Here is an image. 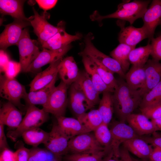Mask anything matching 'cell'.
Here are the masks:
<instances>
[{
    "mask_svg": "<svg viewBox=\"0 0 161 161\" xmlns=\"http://www.w3.org/2000/svg\"><path fill=\"white\" fill-rule=\"evenodd\" d=\"M71 47L72 46L70 44L57 50L43 48L36 58L27 68L25 72H36L40 71L43 66L63 58Z\"/></svg>",
    "mask_w": 161,
    "mask_h": 161,
    "instance_id": "cell-13",
    "label": "cell"
},
{
    "mask_svg": "<svg viewBox=\"0 0 161 161\" xmlns=\"http://www.w3.org/2000/svg\"><path fill=\"white\" fill-rule=\"evenodd\" d=\"M120 157L122 161H133L129 151L125 148L120 149Z\"/></svg>",
    "mask_w": 161,
    "mask_h": 161,
    "instance_id": "cell-50",
    "label": "cell"
},
{
    "mask_svg": "<svg viewBox=\"0 0 161 161\" xmlns=\"http://www.w3.org/2000/svg\"><path fill=\"white\" fill-rule=\"evenodd\" d=\"M21 71V67L19 62L10 60L4 72V75L8 78H15Z\"/></svg>",
    "mask_w": 161,
    "mask_h": 161,
    "instance_id": "cell-42",
    "label": "cell"
},
{
    "mask_svg": "<svg viewBox=\"0 0 161 161\" xmlns=\"http://www.w3.org/2000/svg\"><path fill=\"white\" fill-rule=\"evenodd\" d=\"M10 60L8 55L5 51L2 49L0 50V72H4Z\"/></svg>",
    "mask_w": 161,
    "mask_h": 161,
    "instance_id": "cell-44",
    "label": "cell"
},
{
    "mask_svg": "<svg viewBox=\"0 0 161 161\" xmlns=\"http://www.w3.org/2000/svg\"><path fill=\"white\" fill-rule=\"evenodd\" d=\"M142 18L148 38H154L156 29L161 25V0H154L144 14Z\"/></svg>",
    "mask_w": 161,
    "mask_h": 161,
    "instance_id": "cell-15",
    "label": "cell"
},
{
    "mask_svg": "<svg viewBox=\"0 0 161 161\" xmlns=\"http://www.w3.org/2000/svg\"><path fill=\"white\" fill-rule=\"evenodd\" d=\"M49 135V133L39 127H37L24 132L21 137L26 143L34 147H37L38 145L44 143Z\"/></svg>",
    "mask_w": 161,
    "mask_h": 161,
    "instance_id": "cell-33",
    "label": "cell"
},
{
    "mask_svg": "<svg viewBox=\"0 0 161 161\" xmlns=\"http://www.w3.org/2000/svg\"><path fill=\"white\" fill-rule=\"evenodd\" d=\"M150 2V1H126L119 4L117 10L113 13L102 16L95 11L90 16V18L92 21L99 22L105 19L117 18L127 21L132 24L137 19L142 18Z\"/></svg>",
    "mask_w": 161,
    "mask_h": 161,
    "instance_id": "cell-2",
    "label": "cell"
},
{
    "mask_svg": "<svg viewBox=\"0 0 161 161\" xmlns=\"http://www.w3.org/2000/svg\"><path fill=\"white\" fill-rule=\"evenodd\" d=\"M14 152L16 161H28L30 149L22 146L18 148Z\"/></svg>",
    "mask_w": 161,
    "mask_h": 161,
    "instance_id": "cell-43",
    "label": "cell"
},
{
    "mask_svg": "<svg viewBox=\"0 0 161 161\" xmlns=\"http://www.w3.org/2000/svg\"><path fill=\"white\" fill-rule=\"evenodd\" d=\"M25 0H0V12L2 15H7L14 19L29 21L23 10Z\"/></svg>",
    "mask_w": 161,
    "mask_h": 161,
    "instance_id": "cell-25",
    "label": "cell"
},
{
    "mask_svg": "<svg viewBox=\"0 0 161 161\" xmlns=\"http://www.w3.org/2000/svg\"><path fill=\"white\" fill-rule=\"evenodd\" d=\"M131 158L133 161H140V160H138L137 159H135V158H134L132 157H131Z\"/></svg>",
    "mask_w": 161,
    "mask_h": 161,
    "instance_id": "cell-54",
    "label": "cell"
},
{
    "mask_svg": "<svg viewBox=\"0 0 161 161\" xmlns=\"http://www.w3.org/2000/svg\"><path fill=\"white\" fill-rule=\"evenodd\" d=\"M31 25L29 21L14 19L13 21L5 25V28L0 36L1 49L6 50L8 47L16 45L23 30Z\"/></svg>",
    "mask_w": 161,
    "mask_h": 161,
    "instance_id": "cell-12",
    "label": "cell"
},
{
    "mask_svg": "<svg viewBox=\"0 0 161 161\" xmlns=\"http://www.w3.org/2000/svg\"><path fill=\"white\" fill-rule=\"evenodd\" d=\"M63 58L51 63L45 70L38 73L30 84V92L41 89L57 78L59 65Z\"/></svg>",
    "mask_w": 161,
    "mask_h": 161,
    "instance_id": "cell-17",
    "label": "cell"
},
{
    "mask_svg": "<svg viewBox=\"0 0 161 161\" xmlns=\"http://www.w3.org/2000/svg\"><path fill=\"white\" fill-rule=\"evenodd\" d=\"M153 123L156 131H161V117L151 121Z\"/></svg>",
    "mask_w": 161,
    "mask_h": 161,
    "instance_id": "cell-53",
    "label": "cell"
},
{
    "mask_svg": "<svg viewBox=\"0 0 161 161\" xmlns=\"http://www.w3.org/2000/svg\"><path fill=\"white\" fill-rule=\"evenodd\" d=\"M27 93L25 86L16 78L10 79L4 75H0V95L1 97L21 107L22 106L21 100Z\"/></svg>",
    "mask_w": 161,
    "mask_h": 161,
    "instance_id": "cell-7",
    "label": "cell"
},
{
    "mask_svg": "<svg viewBox=\"0 0 161 161\" xmlns=\"http://www.w3.org/2000/svg\"><path fill=\"white\" fill-rule=\"evenodd\" d=\"M105 149H107L98 143L94 134L90 132L80 134L71 138L68 143V151L71 153L95 152Z\"/></svg>",
    "mask_w": 161,
    "mask_h": 161,
    "instance_id": "cell-10",
    "label": "cell"
},
{
    "mask_svg": "<svg viewBox=\"0 0 161 161\" xmlns=\"http://www.w3.org/2000/svg\"><path fill=\"white\" fill-rule=\"evenodd\" d=\"M16 45L18 49L21 72H25L40 52L39 47L37 41L31 38L29 30L26 28L23 30Z\"/></svg>",
    "mask_w": 161,
    "mask_h": 161,
    "instance_id": "cell-4",
    "label": "cell"
},
{
    "mask_svg": "<svg viewBox=\"0 0 161 161\" xmlns=\"http://www.w3.org/2000/svg\"><path fill=\"white\" fill-rule=\"evenodd\" d=\"M94 131V136L98 143L106 149L110 150L112 134L108 125L103 123Z\"/></svg>",
    "mask_w": 161,
    "mask_h": 161,
    "instance_id": "cell-36",
    "label": "cell"
},
{
    "mask_svg": "<svg viewBox=\"0 0 161 161\" xmlns=\"http://www.w3.org/2000/svg\"><path fill=\"white\" fill-rule=\"evenodd\" d=\"M126 121L139 136H143L157 131L153 123L142 114H131Z\"/></svg>",
    "mask_w": 161,
    "mask_h": 161,
    "instance_id": "cell-22",
    "label": "cell"
},
{
    "mask_svg": "<svg viewBox=\"0 0 161 161\" xmlns=\"http://www.w3.org/2000/svg\"><path fill=\"white\" fill-rule=\"evenodd\" d=\"M69 97V107L77 117L95 106L75 82L70 86Z\"/></svg>",
    "mask_w": 161,
    "mask_h": 161,
    "instance_id": "cell-14",
    "label": "cell"
},
{
    "mask_svg": "<svg viewBox=\"0 0 161 161\" xmlns=\"http://www.w3.org/2000/svg\"><path fill=\"white\" fill-rule=\"evenodd\" d=\"M139 136L148 143L154 146H157L161 148V136L150 137L143 135Z\"/></svg>",
    "mask_w": 161,
    "mask_h": 161,
    "instance_id": "cell-45",
    "label": "cell"
},
{
    "mask_svg": "<svg viewBox=\"0 0 161 161\" xmlns=\"http://www.w3.org/2000/svg\"><path fill=\"white\" fill-rule=\"evenodd\" d=\"M93 38V35L91 32L89 33L86 35L84 40V48L78 53V55L81 57H88L109 70H113L117 67V61L98 50L92 42Z\"/></svg>",
    "mask_w": 161,
    "mask_h": 161,
    "instance_id": "cell-9",
    "label": "cell"
},
{
    "mask_svg": "<svg viewBox=\"0 0 161 161\" xmlns=\"http://www.w3.org/2000/svg\"><path fill=\"white\" fill-rule=\"evenodd\" d=\"M145 82L143 88L139 90L143 96L156 86L161 79V63L153 59H148L144 66Z\"/></svg>",
    "mask_w": 161,
    "mask_h": 161,
    "instance_id": "cell-16",
    "label": "cell"
},
{
    "mask_svg": "<svg viewBox=\"0 0 161 161\" xmlns=\"http://www.w3.org/2000/svg\"><path fill=\"white\" fill-rule=\"evenodd\" d=\"M140 161H152L151 160H143L141 161L140 160Z\"/></svg>",
    "mask_w": 161,
    "mask_h": 161,
    "instance_id": "cell-55",
    "label": "cell"
},
{
    "mask_svg": "<svg viewBox=\"0 0 161 161\" xmlns=\"http://www.w3.org/2000/svg\"><path fill=\"white\" fill-rule=\"evenodd\" d=\"M30 149L28 161H46L48 159L50 151L47 150L34 147Z\"/></svg>",
    "mask_w": 161,
    "mask_h": 161,
    "instance_id": "cell-40",
    "label": "cell"
},
{
    "mask_svg": "<svg viewBox=\"0 0 161 161\" xmlns=\"http://www.w3.org/2000/svg\"><path fill=\"white\" fill-rule=\"evenodd\" d=\"M49 118V113L43 109H40L35 105H29L19 126L15 130L8 131L7 136L13 141H15L21 136L24 132L39 127L48 120Z\"/></svg>",
    "mask_w": 161,
    "mask_h": 161,
    "instance_id": "cell-3",
    "label": "cell"
},
{
    "mask_svg": "<svg viewBox=\"0 0 161 161\" xmlns=\"http://www.w3.org/2000/svg\"><path fill=\"white\" fill-rule=\"evenodd\" d=\"M77 118L89 132L94 131L103 123L102 118L98 109L92 110Z\"/></svg>",
    "mask_w": 161,
    "mask_h": 161,
    "instance_id": "cell-32",
    "label": "cell"
},
{
    "mask_svg": "<svg viewBox=\"0 0 161 161\" xmlns=\"http://www.w3.org/2000/svg\"><path fill=\"white\" fill-rule=\"evenodd\" d=\"M109 152V150L95 152L71 153L64 157V161H102L103 159Z\"/></svg>",
    "mask_w": 161,
    "mask_h": 161,
    "instance_id": "cell-35",
    "label": "cell"
},
{
    "mask_svg": "<svg viewBox=\"0 0 161 161\" xmlns=\"http://www.w3.org/2000/svg\"><path fill=\"white\" fill-rule=\"evenodd\" d=\"M135 48V47L120 43L110 53L111 57L120 64L125 74L128 70L130 64L129 59V54L131 51Z\"/></svg>",
    "mask_w": 161,
    "mask_h": 161,
    "instance_id": "cell-31",
    "label": "cell"
},
{
    "mask_svg": "<svg viewBox=\"0 0 161 161\" xmlns=\"http://www.w3.org/2000/svg\"><path fill=\"white\" fill-rule=\"evenodd\" d=\"M56 78L44 88L36 91L30 92L23 99L28 106L41 105L43 106L47 103L50 95L55 87Z\"/></svg>",
    "mask_w": 161,
    "mask_h": 161,
    "instance_id": "cell-28",
    "label": "cell"
},
{
    "mask_svg": "<svg viewBox=\"0 0 161 161\" xmlns=\"http://www.w3.org/2000/svg\"><path fill=\"white\" fill-rule=\"evenodd\" d=\"M99 104L98 110L102 118L103 123L108 125L112 119L114 111L111 92L103 93Z\"/></svg>",
    "mask_w": 161,
    "mask_h": 161,
    "instance_id": "cell-30",
    "label": "cell"
},
{
    "mask_svg": "<svg viewBox=\"0 0 161 161\" xmlns=\"http://www.w3.org/2000/svg\"><path fill=\"white\" fill-rule=\"evenodd\" d=\"M151 47L150 44L135 48L130 52L129 57V61L132 65L144 66L150 55Z\"/></svg>",
    "mask_w": 161,
    "mask_h": 161,
    "instance_id": "cell-34",
    "label": "cell"
},
{
    "mask_svg": "<svg viewBox=\"0 0 161 161\" xmlns=\"http://www.w3.org/2000/svg\"><path fill=\"white\" fill-rule=\"evenodd\" d=\"M70 138L57 123L53 125L48 138L44 144L47 150L56 155L62 157L68 152V143Z\"/></svg>",
    "mask_w": 161,
    "mask_h": 161,
    "instance_id": "cell-8",
    "label": "cell"
},
{
    "mask_svg": "<svg viewBox=\"0 0 161 161\" xmlns=\"http://www.w3.org/2000/svg\"><path fill=\"white\" fill-rule=\"evenodd\" d=\"M93 61L96 70L103 81L109 87L115 90L117 86V81L114 76V73L105 66Z\"/></svg>",
    "mask_w": 161,
    "mask_h": 161,
    "instance_id": "cell-38",
    "label": "cell"
},
{
    "mask_svg": "<svg viewBox=\"0 0 161 161\" xmlns=\"http://www.w3.org/2000/svg\"><path fill=\"white\" fill-rule=\"evenodd\" d=\"M161 101V80L142 97L140 108L151 105Z\"/></svg>",
    "mask_w": 161,
    "mask_h": 161,
    "instance_id": "cell-37",
    "label": "cell"
},
{
    "mask_svg": "<svg viewBox=\"0 0 161 161\" xmlns=\"http://www.w3.org/2000/svg\"><path fill=\"white\" fill-rule=\"evenodd\" d=\"M149 160L152 161H161V148L154 146Z\"/></svg>",
    "mask_w": 161,
    "mask_h": 161,
    "instance_id": "cell-49",
    "label": "cell"
},
{
    "mask_svg": "<svg viewBox=\"0 0 161 161\" xmlns=\"http://www.w3.org/2000/svg\"><path fill=\"white\" fill-rule=\"evenodd\" d=\"M125 79L127 85L135 90L141 89L145 82V74L144 66L132 65L126 74Z\"/></svg>",
    "mask_w": 161,
    "mask_h": 161,
    "instance_id": "cell-29",
    "label": "cell"
},
{
    "mask_svg": "<svg viewBox=\"0 0 161 161\" xmlns=\"http://www.w3.org/2000/svg\"><path fill=\"white\" fill-rule=\"evenodd\" d=\"M82 35L77 32L72 35L68 34L64 27L45 42L42 46V48L50 50H57L64 47L72 42L81 39Z\"/></svg>",
    "mask_w": 161,
    "mask_h": 161,
    "instance_id": "cell-20",
    "label": "cell"
},
{
    "mask_svg": "<svg viewBox=\"0 0 161 161\" xmlns=\"http://www.w3.org/2000/svg\"><path fill=\"white\" fill-rule=\"evenodd\" d=\"M150 55L152 59L159 61L161 60V34L151 39Z\"/></svg>",
    "mask_w": 161,
    "mask_h": 161,
    "instance_id": "cell-41",
    "label": "cell"
},
{
    "mask_svg": "<svg viewBox=\"0 0 161 161\" xmlns=\"http://www.w3.org/2000/svg\"><path fill=\"white\" fill-rule=\"evenodd\" d=\"M123 143L128 151L143 160L149 159L153 149L151 145L139 136L127 140Z\"/></svg>",
    "mask_w": 161,
    "mask_h": 161,
    "instance_id": "cell-24",
    "label": "cell"
},
{
    "mask_svg": "<svg viewBox=\"0 0 161 161\" xmlns=\"http://www.w3.org/2000/svg\"><path fill=\"white\" fill-rule=\"evenodd\" d=\"M114 155L113 152L110 150L104 157L102 161H120Z\"/></svg>",
    "mask_w": 161,
    "mask_h": 161,
    "instance_id": "cell-51",
    "label": "cell"
},
{
    "mask_svg": "<svg viewBox=\"0 0 161 161\" xmlns=\"http://www.w3.org/2000/svg\"><path fill=\"white\" fill-rule=\"evenodd\" d=\"M8 144L6 136L5 134L4 125L0 123V148L3 151L4 149L8 148Z\"/></svg>",
    "mask_w": 161,
    "mask_h": 161,
    "instance_id": "cell-48",
    "label": "cell"
},
{
    "mask_svg": "<svg viewBox=\"0 0 161 161\" xmlns=\"http://www.w3.org/2000/svg\"><path fill=\"white\" fill-rule=\"evenodd\" d=\"M82 57L85 71L100 94L105 92L113 93L114 90L108 86L101 78L96 70L93 61L88 57Z\"/></svg>",
    "mask_w": 161,
    "mask_h": 161,
    "instance_id": "cell-26",
    "label": "cell"
},
{
    "mask_svg": "<svg viewBox=\"0 0 161 161\" xmlns=\"http://www.w3.org/2000/svg\"><path fill=\"white\" fill-rule=\"evenodd\" d=\"M0 161H1V160H0Z\"/></svg>",
    "mask_w": 161,
    "mask_h": 161,
    "instance_id": "cell-56",
    "label": "cell"
},
{
    "mask_svg": "<svg viewBox=\"0 0 161 161\" xmlns=\"http://www.w3.org/2000/svg\"><path fill=\"white\" fill-rule=\"evenodd\" d=\"M39 7L45 11L53 8L56 4L58 0H36Z\"/></svg>",
    "mask_w": 161,
    "mask_h": 161,
    "instance_id": "cell-46",
    "label": "cell"
},
{
    "mask_svg": "<svg viewBox=\"0 0 161 161\" xmlns=\"http://www.w3.org/2000/svg\"><path fill=\"white\" fill-rule=\"evenodd\" d=\"M62 157L56 155L50 152L49 156L46 161H62Z\"/></svg>",
    "mask_w": 161,
    "mask_h": 161,
    "instance_id": "cell-52",
    "label": "cell"
},
{
    "mask_svg": "<svg viewBox=\"0 0 161 161\" xmlns=\"http://www.w3.org/2000/svg\"><path fill=\"white\" fill-rule=\"evenodd\" d=\"M22 116V112L14 105L8 101L4 103L0 109V123L16 129L21 123Z\"/></svg>",
    "mask_w": 161,
    "mask_h": 161,
    "instance_id": "cell-21",
    "label": "cell"
},
{
    "mask_svg": "<svg viewBox=\"0 0 161 161\" xmlns=\"http://www.w3.org/2000/svg\"><path fill=\"white\" fill-rule=\"evenodd\" d=\"M117 81L112 95L114 111L120 122L125 123L128 117L140 106L142 97L138 90L131 88L123 79Z\"/></svg>",
    "mask_w": 161,
    "mask_h": 161,
    "instance_id": "cell-1",
    "label": "cell"
},
{
    "mask_svg": "<svg viewBox=\"0 0 161 161\" xmlns=\"http://www.w3.org/2000/svg\"><path fill=\"white\" fill-rule=\"evenodd\" d=\"M75 82L94 106L99 103L100 94L85 71H80L79 77Z\"/></svg>",
    "mask_w": 161,
    "mask_h": 161,
    "instance_id": "cell-23",
    "label": "cell"
},
{
    "mask_svg": "<svg viewBox=\"0 0 161 161\" xmlns=\"http://www.w3.org/2000/svg\"><path fill=\"white\" fill-rule=\"evenodd\" d=\"M117 24L121 28L118 37L120 43L135 47L142 41L148 38L147 33L143 27L140 28L132 26L124 27L119 21L117 22Z\"/></svg>",
    "mask_w": 161,
    "mask_h": 161,
    "instance_id": "cell-18",
    "label": "cell"
},
{
    "mask_svg": "<svg viewBox=\"0 0 161 161\" xmlns=\"http://www.w3.org/2000/svg\"><path fill=\"white\" fill-rule=\"evenodd\" d=\"M68 86L61 80L60 83L53 89L47 103L42 109L55 117L64 116L68 103Z\"/></svg>",
    "mask_w": 161,
    "mask_h": 161,
    "instance_id": "cell-6",
    "label": "cell"
},
{
    "mask_svg": "<svg viewBox=\"0 0 161 161\" xmlns=\"http://www.w3.org/2000/svg\"><path fill=\"white\" fill-rule=\"evenodd\" d=\"M32 9L34 15L29 18V21L42 46L61 30L65 27V23L60 21L57 26H55L48 22L44 14L40 15L34 7Z\"/></svg>",
    "mask_w": 161,
    "mask_h": 161,
    "instance_id": "cell-5",
    "label": "cell"
},
{
    "mask_svg": "<svg viewBox=\"0 0 161 161\" xmlns=\"http://www.w3.org/2000/svg\"><path fill=\"white\" fill-rule=\"evenodd\" d=\"M78 67L74 58L71 56L63 58L59 66L58 74L67 85L70 86L78 79L80 74Z\"/></svg>",
    "mask_w": 161,
    "mask_h": 161,
    "instance_id": "cell-19",
    "label": "cell"
},
{
    "mask_svg": "<svg viewBox=\"0 0 161 161\" xmlns=\"http://www.w3.org/2000/svg\"><path fill=\"white\" fill-rule=\"evenodd\" d=\"M140 109L142 114L148 119L152 120L161 117V101Z\"/></svg>",
    "mask_w": 161,
    "mask_h": 161,
    "instance_id": "cell-39",
    "label": "cell"
},
{
    "mask_svg": "<svg viewBox=\"0 0 161 161\" xmlns=\"http://www.w3.org/2000/svg\"><path fill=\"white\" fill-rule=\"evenodd\" d=\"M112 140L110 149L117 158L120 157V146L122 143L137 137L139 135L129 125L119 122L114 124L110 129Z\"/></svg>",
    "mask_w": 161,
    "mask_h": 161,
    "instance_id": "cell-11",
    "label": "cell"
},
{
    "mask_svg": "<svg viewBox=\"0 0 161 161\" xmlns=\"http://www.w3.org/2000/svg\"><path fill=\"white\" fill-rule=\"evenodd\" d=\"M55 117L58 125L70 138L80 134L89 132L77 119L64 116Z\"/></svg>",
    "mask_w": 161,
    "mask_h": 161,
    "instance_id": "cell-27",
    "label": "cell"
},
{
    "mask_svg": "<svg viewBox=\"0 0 161 161\" xmlns=\"http://www.w3.org/2000/svg\"><path fill=\"white\" fill-rule=\"evenodd\" d=\"M0 160L1 161H16L14 152L8 148H6L1 151L0 156Z\"/></svg>",
    "mask_w": 161,
    "mask_h": 161,
    "instance_id": "cell-47",
    "label": "cell"
}]
</instances>
